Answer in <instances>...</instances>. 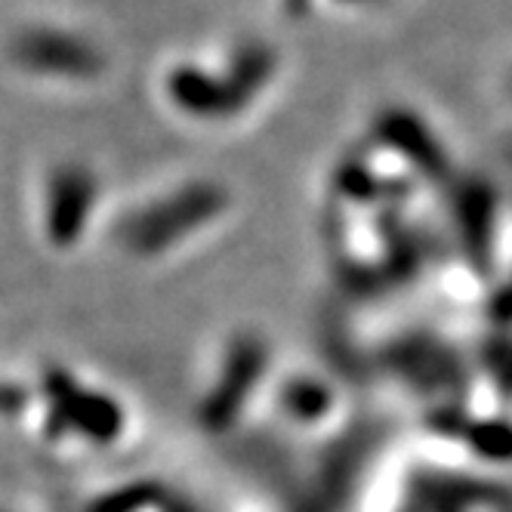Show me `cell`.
<instances>
[{"label": "cell", "instance_id": "6da1fadb", "mask_svg": "<svg viewBox=\"0 0 512 512\" xmlns=\"http://www.w3.org/2000/svg\"><path fill=\"white\" fill-rule=\"evenodd\" d=\"M263 368H266L263 340L241 337L229 352V361H226L223 374H219V386H216L213 398H207V405H204L207 426L223 429L241 411L244 398L253 389V380L263 374Z\"/></svg>", "mask_w": 512, "mask_h": 512}]
</instances>
